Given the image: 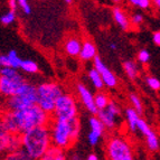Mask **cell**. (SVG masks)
Masks as SVG:
<instances>
[{
    "label": "cell",
    "instance_id": "cell-1",
    "mask_svg": "<svg viewBox=\"0 0 160 160\" xmlns=\"http://www.w3.org/2000/svg\"><path fill=\"white\" fill-rule=\"evenodd\" d=\"M0 118L6 128L15 134H22L38 126H48L52 121V114L46 112L37 103L16 111L5 110Z\"/></svg>",
    "mask_w": 160,
    "mask_h": 160
},
{
    "label": "cell",
    "instance_id": "cell-2",
    "mask_svg": "<svg viewBox=\"0 0 160 160\" xmlns=\"http://www.w3.org/2000/svg\"><path fill=\"white\" fill-rule=\"evenodd\" d=\"M22 148L29 159H42L52 144L51 130L48 126H38L20 134Z\"/></svg>",
    "mask_w": 160,
    "mask_h": 160
},
{
    "label": "cell",
    "instance_id": "cell-3",
    "mask_svg": "<svg viewBox=\"0 0 160 160\" xmlns=\"http://www.w3.org/2000/svg\"><path fill=\"white\" fill-rule=\"evenodd\" d=\"M48 127L51 130L52 143L65 150L72 147L80 137L81 122L78 118L72 120H59L52 118Z\"/></svg>",
    "mask_w": 160,
    "mask_h": 160
},
{
    "label": "cell",
    "instance_id": "cell-4",
    "mask_svg": "<svg viewBox=\"0 0 160 160\" xmlns=\"http://www.w3.org/2000/svg\"><path fill=\"white\" fill-rule=\"evenodd\" d=\"M64 93V88L56 82H44L37 85V104L49 114H53L56 101Z\"/></svg>",
    "mask_w": 160,
    "mask_h": 160
},
{
    "label": "cell",
    "instance_id": "cell-5",
    "mask_svg": "<svg viewBox=\"0 0 160 160\" xmlns=\"http://www.w3.org/2000/svg\"><path fill=\"white\" fill-rule=\"evenodd\" d=\"M52 118L59 120H72L78 118V105L76 98L72 93L64 92L57 99Z\"/></svg>",
    "mask_w": 160,
    "mask_h": 160
},
{
    "label": "cell",
    "instance_id": "cell-6",
    "mask_svg": "<svg viewBox=\"0 0 160 160\" xmlns=\"http://www.w3.org/2000/svg\"><path fill=\"white\" fill-rule=\"evenodd\" d=\"M37 86L30 83L22 93L6 98L3 107L5 110H8V111L22 110L37 103Z\"/></svg>",
    "mask_w": 160,
    "mask_h": 160
},
{
    "label": "cell",
    "instance_id": "cell-7",
    "mask_svg": "<svg viewBox=\"0 0 160 160\" xmlns=\"http://www.w3.org/2000/svg\"><path fill=\"white\" fill-rule=\"evenodd\" d=\"M105 153L110 160H132L134 158L130 143L121 137H112L108 140Z\"/></svg>",
    "mask_w": 160,
    "mask_h": 160
},
{
    "label": "cell",
    "instance_id": "cell-8",
    "mask_svg": "<svg viewBox=\"0 0 160 160\" xmlns=\"http://www.w3.org/2000/svg\"><path fill=\"white\" fill-rule=\"evenodd\" d=\"M29 84L30 83L27 82L22 73H19L15 78H7L0 75V92L3 98L22 93Z\"/></svg>",
    "mask_w": 160,
    "mask_h": 160
},
{
    "label": "cell",
    "instance_id": "cell-9",
    "mask_svg": "<svg viewBox=\"0 0 160 160\" xmlns=\"http://www.w3.org/2000/svg\"><path fill=\"white\" fill-rule=\"evenodd\" d=\"M22 148L20 134H15L6 128L0 118V155Z\"/></svg>",
    "mask_w": 160,
    "mask_h": 160
},
{
    "label": "cell",
    "instance_id": "cell-10",
    "mask_svg": "<svg viewBox=\"0 0 160 160\" xmlns=\"http://www.w3.org/2000/svg\"><path fill=\"white\" fill-rule=\"evenodd\" d=\"M75 91L78 94V98L82 105L85 108L86 111L91 113V114H98L99 110L95 105V101H94V94L91 92V90L86 85H84L83 83H76L75 85Z\"/></svg>",
    "mask_w": 160,
    "mask_h": 160
},
{
    "label": "cell",
    "instance_id": "cell-11",
    "mask_svg": "<svg viewBox=\"0 0 160 160\" xmlns=\"http://www.w3.org/2000/svg\"><path fill=\"white\" fill-rule=\"evenodd\" d=\"M88 126L91 130L88 133V142L91 147H95L99 144L105 132V127L96 114H92V117L88 119Z\"/></svg>",
    "mask_w": 160,
    "mask_h": 160
},
{
    "label": "cell",
    "instance_id": "cell-12",
    "mask_svg": "<svg viewBox=\"0 0 160 160\" xmlns=\"http://www.w3.org/2000/svg\"><path fill=\"white\" fill-rule=\"evenodd\" d=\"M93 66L95 67L99 73L101 74L102 78H103V82L105 84L107 88H113L118 85V78L115 76L114 73L104 64V62L100 58L99 56H96L95 58L93 59Z\"/></svg>",
    "mask_w": 160,
    "mask_h": 160
},
{
    "label": "cell",
    "instance_id": "cell-13",
    "mask_svg": "<svg viewBox=\"0 0 160 160\" xmlns=\"http://www.w3.org/2000/svg\"><path fill=\"white\" fill-rule=\"evenodd\" d=\"M83 42L81 38L76 36H71L66 39L64 43V51L65 53L71 57H78L81 53V48H82Z\"/></svg>",
    "mask_w": 160,
    "mask_h": 160
},
{
    "label": "cell",
    "instance_id": "cell-14",
    "mask_svg": "<svg viewBox=\"0 0 160 160\" xmlns=\"http://www.w3.org/2000/svg\"><path fill=\"white\" fill-rule=\"evenodd\" d=\"M98 56V49H96L95 44L90 39H85L82 44V48H81L80 53V59L84 62H90L93 61L95 57Z\"/></svg>",
    "mask_w": 160,
    "mask_h": 160
},
{
    "label": "cell",
    "instance_id": "cell-15",
    "mask_svg": "<svg viewBox=\"0 0 160 160\" xmlns=\"http://www.w3.org/2000/svg\"><path fill=\"white\" fill-rule=\"evenodd\" d=\"M112 17L114 22L120 27L121 29L124 30V32L129 30V28L131 26V22H130V18L124 12L123 9H121L120 7H114L112 10Z\"/></svg>",
    "mask_w": 160,
    "mask_h": 160
},
{
    "label": "cell",
    "instance_id": "cell-16",
    "mask_svg": "<svg viewBox=\"0 0 160 160\" xmlns=\"http://www.w3.org/2000/svg\"><path fill=\"white\" fill-rule=\"evenodd\" d=\"M96 115H98L100 120L102 121V123L104 124L105 129H108V130H114V129L117 128L118 115L113 114L111 111L108 110V108L99 110V112H98Z\"/></svg>",
    "mask_w": 160,
    "mask_h": 160
},
{
    "label": "cell",
    "instance_id": "cell-17",
    "mask_svg": "<svg viewBox=\"0 0 160 160\" xmlns=\"http://www.w3.org/2000/svg\"><path fill=\"white\" fill-rule=\"evenodd\" d=\"M66 158H67L66 150L52 143L51 146H49V148L46 150V152L44 153L42 159L43 160H65Z\"/></svg>",
    "mask_w": 160,
    "mask_h": 160
},
{
    "label": "cell",
    "instance_id": "cell-18",
    "mask_svg": "<svg viewBox=\"0 0 160 160\" xmlns=\"http://www.w3.org/2000/svg\"><path fill=\"white\" fill-rule=\"evenodd\" d=\"M126 119L130 131L137 132L138 131L137 127H138V121L140 119V113L136 109H133V108H128L126 110Z\"/></svg>",
    "mask_w": 160,
    "mask_h": 160
},
{
    "label": "cell",
    "instance_id": "cell-19",
    "mask_svg": "<svg viewBox=\"0 0 160 160\" xmlns=\"http://www.w3.org/2000/svg\"><path fill=\"white\" fill-rule=\"evenodd\" d=\"M88 80H90V82L92 83V85H93V88H95V90L101 91V90H103L104 88L105 84H104V82H103V78H102V76L99 73V71H98L94 66H93V68L88 69Z\"/></svg>",
    "mask_w": 160,
    "mask_h": 160
},
{
    "label": "cell",
    "instance_id": "cell-20",
    "mask_svg": "<svg viewBox=\"0 0 160 160\" xmlns=\"http://www.w3.org/2000/svg\"><path fill=\"white\" fill-rule=\"evenodd\" d=\"M144 138H146V143H147V148L149 151L156 152L159 150L160 148L159 139H158V136L156 134V132L152 129L144 136Z\"/></svg>",
    "mask_w": 160,
    "mask_h": 160
},
{
    "label": "cell",
    "instance_id": "cell-21",
    "mask_svg": "<svg viewBox=\"0 0 160 160\" xmlns=\"http://www.w3.org/2000/svg\"><path fill=\"white\" fill-rule=\"evenodd\" d=\"M94 101H95V105L98 108V110H102V109H105L109 105L111 99H110L109 94L101 90V91H99L96 94H94Z\"/></svg>",
    "mask_w": 160,
    "mask_h": 160
},
{
    "label": "cell",
    "instance_id": "cell-22",
    "mask_svg": "<svg viewBox=\"0 0 160 160\" xmlns=\"http://www.w3.org/2000/svg\"><path fill=\"white\" fill-rule=\"evenodd\" d=\"M123 69L130 80H136L139 75L138 65L133 61H126L123 63Z\"/></svg>",
    "mask_w": 160,
    "mask_h": 160
},
{
    "label": "cell",
    "instance_id": "cell-23",
    "mask_svg": "<svg viewBox=\"0 0 160 160\" xmlns=\"http://www.w3.org/2000/svg\"><path fill=\"white\" fill-rule=\"evenodd\" d=\"M24 73L27 74H37L39 72V66L35 61L32 59H22V64H20V68Z\"/></svg>",
    "mask_w": 160,
    "mask_h": 160
},
{
    "label": "cell",
    "instance_id": "cell-24",
    "mask_svg": "<svg viewBox=\"0 0 160 160\" xmlns=\"http://www.w3.org/2000/svg\"><path fill=\"white\" fill-rule=\"evenodd\" d=\"M6 159L9 160H29V157L26 153L22 148H19V149L13 150V151H10L8 153H6Z\"/></svg>",
    "mask_w": 160,
    "mask_h": 160
},
{
    "label": "cell",
    "instance_id": "cell-25",
    "mask_svg": "<svg viewBox=\"0 0 160 160\" xmlns=\"http://www.w3.org/2000/svg\"><path fill=\"white\" fill-rule=\"evenodd\" d=\"M16 10H12V9H9L6 13H3L2 16L0 17V22L5 26H10L13 22H16Z\"/></svg>",
    "mask_w": 160,
    "mask_h": 160
},
{
    "label": "cell",
    "instance_id": "cell-26",
    "mask_svg": "<svg viewBox=\"0 0 160 160\" xmlns=\"http://www.w3.org/2000/svg\"><path fill=\"white\" fill-rule=\"evenodd\" d=\"M7 55H8L9 65L15 67V68H18V69L20 68V64H22V59L20 58L18 53H17L16 51H13V49H11V51H9L8 53H7Z\"/></svg>",
    "mask_w": 160,
    "mask_h": 160
},
{
    "label": "cell",
    "instance_id": "cell-27",
    "mask_svg": "<svg viewBox=\"0 0 160 160\" xmlns=\"http://www.w3.org/2000/svg\"><path fill=\"white\" fill-rule=\"evenodd\" d=\"M129 101H130L131 105H132V108H133V109H136L139 113L142 112V110H143L142 101H141V99H140V98L137 95V94L131 93L130 95H129Z\"/></svg>",
    "mask_w": 160,
    "mask_h": 160
},
{
    "label": "cell",
    "instance_id": "cell-28",
    "mask_svg": "<svg viewBox=\"0 0 160 160\" xmlns=\"http://www.w3.org/2000/svg\"><path fill=\"white\" fill-rule=\"evenodd\" d=\"M18 68H15L12 66H6V67H1L0 68V75L2 76H7V78H15L19 74Z\"/></svg>",
    "mask_w": 160,
    "mask_h": 160
},
{
    "label": "cell",
    "instance_id": "cell-29",
    "mask_svg": "<svg viewBox=\"0 0 160 160\" xmlns=\"http://www.w3.org/2000/svg\"><path fill=\"white\" fill-rule=\"evenodd\" d=\"M128 1L130 5L140 9H149L151 6V0H128Z\"/></svg>",
    "mask_w": 160,
    "mask_h": 160
},
{
    "label": "cell",
    "instance_id": "cell-30",
    "mask_svg": "<svg viewBox=\"0 0 160 160\" xmlns=\"http://www.w3.org/2000/svg\"><path fill=\"white\" fill-rule=\"evenodd\" d=\"M146 84L148 85V88H151L152 91H159L160 90V81L157 78L148 76L146 78Z\"/></svg>",
    "mask_w": 160,
    "mask_h": 160
},
{
    "label": "cell",
    "instance_id": "cell-31",
    "mask_svg": "<svg viewBox=\"0 0 160 160\" xmlns=\"http://www.w3.org/2000/svg\"><path fill=\"white\" fill-rule=\"evenodd\" d=\"M137 128H138V131L142 134V136H146V134L151 130V128H150V126L147 123V121L143 120V119H141V118L139 119L138 127H137Z\"/></svg>",
    "mask_w": 160,
    "mask_h": 160
},
{
    "label": "cell",
    "instance_id": "cell-32",
    "mask_svg": "<svg viewBox=\"0 0 160 160\" xmlns=\"http://www.w3.org/2000/svg\"><path fill=\"white\" fill-rule=\"evenodd\" d=\"M138 61L139 63H141V64H148L150 61V53L147 51V49H141V51H139L138 53Z\"/></svg>",
    "mask_w": 160,
    "mask_h": 160
},
{
    "label": "cell",
    "instance_id": "cell-33",
    "mask_svg": "<svg viewBox=\"0 0 160 160\" xmlns=\"http://www.w3.org/2000/svg\"><path fill=\"white\" fill-rule=\"evenodd\" d=\"M17 3H18V7L22 9L25 15H30L32 13V7H30L28 0H17Z\"/></svg>",
    "mask_w": 160,
    "mask_h": 160
},
{
    "label": "cell",
    "instance_id": "cell-34",
    "mask_svg": "<svg viewBox=\"0 0 160 160\" xmlns=\"http://www.w3.org/2000/svg\"><path fill=\"white\" fill-rule=\"evenodd\" d=\"M107 108H108V110H109V111H111L113 114L118 115V117L121 114V108H120V105H119V104H118L115 101H113V100H111V101H110L109 105H108Z\"/></svg>",
    "mask_w": 160,
    "mask_h": 160
},
{
    "label": "cell",
    "instance_id": "cell-35",
    "mask_svg": "<svg viewBox=\"0 0 160 160\" xmlns=\"http://www.w3.org/2000/svg\"><path fill=\"white\" fill-rule=\"evenodd\" d=\"M130 22H131V25H133V26L141 25L142 22H143V15H141V13H133V15L130 17Z\"/></svg>",
    "mask_w": 160,
    "mask_h": 160
},
{
    "label": "cell",
    "instance_id": "cell-36",
    "mask_svg": "<svg viewBox=\"0 0 160 160\" xmlns=\"http://www.w3.org/2000/svg\"><path fill=\"white\" fill-rule=\"evenodd\" d=\"M6 66H10V65H9L8 55H7V54H1V55H0V68H1V67H6Z\"/></svg>",
    "mask_w": 160,
    "mask_h": 160
},
{
    "label": "cell",
    "instance_id": "cell-37",
    "mask_svg": "<svg viewBox=\"0 0 160 160\" xmlns=\"http://www.w3.org/2000/svg\"><path fill=\"white\" fill-rule=\"evenodd\" d=\"M152 42H153L155 45L160 46V30L155 32L153 34H152Z\"/></svg>",
    "mask_w": 160,
    "mask_h": 160
},
{
    "label": "cell",
    "instance_id": "cell-38",
    "mask_svg": "<svg viewBox=\"0 0 160 160\" xmlns=\"http://www.w3.org/2000/svg\"><path fill=\"white\" fill-rule=\"evenodd\" d=\"M8 6H9V8H10V9H12V10H16L17 7H18L17 0H8Z\"/></svg>",
    "mask_w": 160,
    "mask_h": 160
},
{
    "label": "cell",
    "instance_id": "cell-39",
    "mask_svg": "<svg viewBox=\"0 0 160 160\" xmlns=\"http://www.w3.org/2000/svg\"><path fill=\"white\" fill-rule=\"evenodd\" d=\"M88 160H99V156L96 155V153H90V155L86 157Z\"/></svg>",
    "mask_w": 160,
    "mask_h": 160
},
{
    "label": "cell",
    "instance_id": "cell-40",
    "mask_svg": "<svg viewBox=\"0 0 160 160\" xmlns=\"http://www.w3.org/2000/svg\"><path fill=\"white\" fill-rule=\"evenodd\" d=\"M109 47H110V49L115 51V49L118 48V45H117V43H114V42H111V43L109 44Z\"/></svg>",
    "mask_w": 160,
    "mask_h": 160
},
{
    "label": "cell",
    "instance_id": "cell-41",
    "mask_svg": "<svg viewBox=\"0 0 160 160\" xmlns=\"http://www.w3.org/2000/svg\"><path fill=\"white\" fill-rule=\"evenodd\" d=\"M155 1V5H156V7L157 8H159L160 9V0H153Z\"/></svg>",
    "mask_w": 160,
    "mask_h": 160
},
{
    "label": "cell",
    "instance_id": "cell-42",
    "mask_svg": "<svg viewBox=\"0 0 160 160\" xmlns=\"http://www.w3.org/2000/svg\"><path fill=\"white\" fill-rule=\"evenodd\" d=\"M63 1H64V2L66 3V5H72L74 0H63Z\"/></svg>",
    "mask_w": 160,
    "mask_h": 160
},
{
    "label": "cell",
    "instance_id": "cell-43",
    "mask_svg": "<svg viewBox=\"0 0 160 160\" xmlns=\"http://www.w3.org/2000/svg\"><path fill=\"white\" fill-rule=\"evenodd\" d=\"M2 99H3V95L1 94V92H0V104L2 103Z\"/></svg>",
    "mask_w": 160,
    "mask_h": 160
},
{
    "label": "cell",
    "instance_id": "cell-44",
    "mask_svg": "<svg viewBox=\"0 0 160 160\" xmlns=\"http://www.w3.org/2000/svg\"><path fill=\"white\" fill-rule=\"evenodd\" d=\"M113 2H115V3H119V2H121V1H122V0H112Z\"/></svg>",
    "mask_w": 160,
    "mask_h": 160
}]
</instances>
